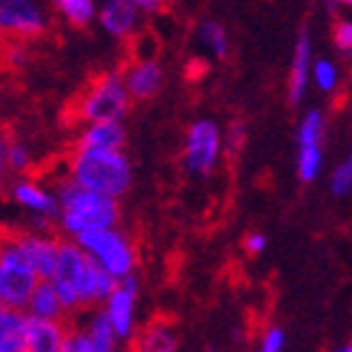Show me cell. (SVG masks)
<instances>
[{
    "label": "cell",
    "mask_w": 352,
    "mask_h": 352,
    "mask_svg": "<svg viewBox=\"0 0 352 352\" xmlns=\"http://www.w3.org/2000/svg\"><path fill=\"white\" fill-rule=\"evenodd\" d=\"M53 191L58 197L60 214L58 227L68 239H78V236L96 232V229H111L118 227V201L111 197H103L98 191L83 189L81 184L74 179H58L53 184Z\"/></svg>",
    "instance_id": "1"
},
{
    "label": "cell",
    "mask_w": 352,
    "mask_h": 352,
    "mask_svg": "<svg viewBox=\"0 0 352 352\" xmlns=\"http://www.w3.org/2000/svg\"><path fill=\"white\" fill-rule=\"evenodd\" d=\"M68 179L81 184L83 189L98 191L103 197L121 199L133 184L131 159L124 151H78L68 156Z\"/></svg>",
    "instance_id": "2"
},
{
    "label": "cell",
    "mask_w": 352,
    "mask_h": 352,
    "mask_svg": "<svg viewBox=\"0 0 352 352\" xmlns=\"http://www.w3.org/2000/svg\"><path fill=\"white\" fill-rule=\"evenodd\" d=\"M131 94L126 88L124 74L111 71L98 76L91 86L83 91L81 101L76 106V113L83 124H111V121H124L131 106Z\"/></svg>",
    "instance_id": "3"
},
{
    "label": "cell",
    "mask_w": 352,
    "mask_h": 352,
    "mask_svg": "<svg viewBox=\"0 0 352 352\" xmlns=\"http://www.w3.org/2000/svg\"><path fill=\"white\" fill-rule=\"evenodd\" d=\"M76 244L86 252V257L91 262L109 272L113 279L121 282V279L133 277V270H136V250H133L131 239L118 227L88 232V234L78 236Z\"/></svg>",
    "instance_id": "4"
},
{
    "label": "cell",
    "mask_w": 352,
    "mask_h": 352,
    "mask_svg": "<svg viewBox=\"0 0 352 352\" xmlns=\"http://www.w3.org/2000/svg\"><path fill=\"white\" fill-rule=\"evenodd\" d=\"M43 279L38 277L36 267L25 259L18 244L6 234L3 250H0V307L23 309L28 307L30 297Z\"/></svg>",
    "instance_id": "5"
},
{
    "label": "cell",
    "mask_w": 352,
    "mask_h": 352,
    "mask_svg": "<svg viewBox=\"0 0 352 352\" xmlns=\"http://www.w3.org/2000/svg\"><path fill=\"white\" fill-rule=\"evenodd\" d=\"M224 151V136L217 121L197 118L184 133V169L191 176L206 179L217 171Z\"/></svg>",
    "instance_id": "6"
},
{
    "label": "cell",
    "mask_w": 352,
    "mask_h": 352,
    "mask_svg": "<svg viewBox=\"0 0 352 352\" xmlns=\"http://www.w3.org/2000/svg\"><path fill=\"white\" fill-rule=\"evenodd\" d=\"M86 267H88L86 252L74 239H60L58 262H56V272H53L51 285L56 287V292H58L66 312H78L81 309L78 287H81V279L86 274Z\"/></svg>",
    "instance_id": "7"
},
{
    "label": "cell",
    "mask_w": 352,
    "mask_h": 352,
    "mask_svg": "<svg viewBox=\"0 0 352 352\" xmlns=\"http://www.w3.org/2000/svg\"><path fill=\"white\" fill-rule=\"evenodd\" d=\"M0 30L18 41H30L48 30V13L43 6H38L33 0H3Z\"/></svg>",
    "instance_id": "8"
},
{
    "label": "cell",
    "mask_w": 352,
    "mask_h": 352,
    "mask_svg": "<svg viewBox=\"0 0 352 352\" xmlns=\"http://www.w3.org/2000/svg\"><path fill=\"white\" fill-rule=\"evenodd\" d=\"M8 197L18 209H23L25 214L36 217L38 224L48 219H58L60 204L53 186H45L43 182H36L30 176H23V179H13L10 186H8Z\"/></svg>",
    "instance_id": "9"
},
{
    "label": "cell",
    "mask_w": 352,
    "mask_h": 352,
    "mask_svg": "<svg viewBox=\"0 0 352 352\" xmlns=\"http://www.w3.org/2000/svg\"><path fill=\"white\" fill-rule=\"evenodd\" d=\"M103 315L109 317L111 327L116 330L121 342L136 335V315H139V279L136 274L118 282V287L103 307Z\"/></svg>",
    "instance_id": "10"
},
{
    "label": "cell",
    "mask_w": 352,
    "mask_h": 352,
    "mask_svg": "<svg viewBox=\"0 0 352 352\" xmlns=\"http://www.w3.org/2000/svg\"><path fill=\"white\" fill-rule=\"evenodd\" d=\"M8 236L18 244V250L25 254V259L36 267L38 277L43 282H51L53 272H56V262H58V236L48 234V232H33V229H18V232H10Z\"/></svg>",
    "instance_id": "11"
},
{
    "label": "cell",
    "mask_w": 352,
    "mask_h": 352,
    "mask_svg": "<svg viewBox=\"0 0 352 352\" xmlns=\"http://www.w3.org/2000/svg\"><path fill=\"white\" fill-rule=\"evenodd\" d=\"M315 56H312V38L307 30L297 33L294 41V51L289 58V76H287V101L289 106H300L307 86L312 81V66H315Z\"/></svg>",
    "instance_id": "12"
},
{
    "label": "cell",
    "mask_w": 352,
    "mask_h": 352,
    "mask_svg": "<svg viewBox=\"0 0 352 352\" xmlns=\"http://www.w3.org/2000/svg\"><path fill=\"white\" fill-rule=\"evenodd\" d=\"M141 10L136 0H106L98 8V25L109 38L124 41L139 30Z\"/></svg>",
    "instance_id": "13"
},
{
    "label": "cell",
    "mask_w": 352,
    "mask_h": 352,
    "mask_svg": "<svg viewBox=\"0 0 352 352\" xmlns=\"http://www.w3.org/2000/svg\"><path fill=\"white\" fill-rule=\"evenodd\" d=\"M124 81L133 101H148L162 91L164 68L156 58H136L126 66Z\"/></svg>",
    "instance_id": "14"
},
{
    "label": "cell",
    "mask_w": 352,
    "mask_h": 352,
    "mask_svg": "<svg viewBox=\"0 0 352 352\" xmlns=\"http://www.w3.org/2000/svg\"><path fill=\"white\" fill-rule=\"evenodd\" d=\"M126 139H129V133H126L124 121L88 124L78 131L74 148L78 151H124Z\"/></svg>",
    "instance_id": "15"
},
{
    "label": "cell",
    "mask_w": 352,
    "mask_h": 352,
    "mask_svg": "<svg viewBox=\"0 0 352 352\" xmlns=\"http://www.w3.org/2000/svg\"><path fill=\"white\" fill-rule=\"evenodd\" d=\"M116 287H118V279H113L109 272L101 270L98 264H94L88 259L86 274H83L81 287H78L81 309H91V312H94V309H103Z\"/></svg>",
    "instance_id": "16"
},
{
    "label": "cell",
    "mask_w": 352,
    "mask_h": 352,
    "mask_svg": "<svg viewBox=\"0 0 352 352\" xmlns=\"http://www.w3.org/2000/svg\"><path fill=\"white\" fill-rule=\"evenodd\" d=\"M71 330L63 320H33L28 322V352H60Z\"/></svg>",
    "instance_id": "17"
},
{
    "label": "cell",
    "mask_w": 352,
    "mask_h": 352,
    "mask_svg": "<svg viewBox=\"0 0 352 352\" xmlns=\"http://www.w3.org/2000/svg\"><path fill=\"white\" fill-rule=\"evenodd\" d=\"M28 322L23 309H0V352H28Z\"/></svg>",
    "instance_id": "18"
},
{
    "label": "cell",
    "mask_w": 352,
    "mask_h": 352,
    "mask_svg": "<svg viewBox=\"0 0 352 352\" xmlns=\"http://www.w3.org/2000/svg\"><path fill=\"white\" fill-rule=\"evenodd\" d=\"M133 352H179V338L169 322H151L136 335Z\"/></svg>",
    "instance_id": "19"
},
{
    "label": "cell",
    "mask_w": 352,
    "mask_h": 352,
    "mask_svg": "<svg viewBox=\"0 0 352 352\" xmlns=\"http://www.w3.org/2000/svg\"><path fill=\"white\" fill-rule=\"evenodd\" d=\"M194 38H197V45L209 56V58H227L229 56V36L227 28L221 25L219 21L214 18H204V21L197 23V30H194Z\"/></svg>",
    "instance_id": "20"
},
{
    "label": "cell",
    "mask_w": 352,
    "mask_h": 352,
    "mask_svg": "<svg viewBox=\"0 0 352 352\" xmlns=\"http://www.w3.org/2000/svg\"><path fill=\"white\" fill-rule=\"evenodd\" d=\"M25 315L33 317V320H63L66 309H63V302H60L58 292H56V287L51 282L38 285L28 307H25Z\"/></svg>",
    "instance_id": "21"
},
{
    "label": "cell",
    "mask_w": 352,
    "mask_h": 352,
    "mask_svg": "<svg viewBox=\"0 0 352 352\" xmlns=\"http://www.w3.org/2000/svg\"><path fill=\"white\" fill-rule=\"evenodd\" d=\"M83 332L88 335L94 352H118V335L111 327L109 317L103 315V309H94L83 322Z\"/></svg>",
    "instance_id": "22"
},
{
    "label": "cell",
    "mask_w": 352,
    "mask_h": 352,
    "mask_svg": "<svg viewBox=\"0 0 352 352\" xmlns=\"http://www.w3.org/2000/svg\"><path fill=\"white\" fill-rule=\"evenodd\" d=\"M58 18L68 23V25H76V28H86L94 21H98V8L94 0H56L53 3Z\"/></svg>",
    "instance_id": "23"
},
{
    "label": "cell",
    "mask_w": 352,
    "mask_h": 352,
    "mask_svg": "<svg viewBox=\"0 0 352 352\" xmlns=\"http://www.w3.org/2000/svg\"><path fill=\"white\" fill-rule=\"evenodd\" d=\"M0 159H3V169L8 174H13L15 179H23L28 176L30 166H33V156H30V148L18 139H6L3 141V148H0Z\"/></svg>",
    "instance_id": "24"
},
{
    "label": "cell",
    "mask_w": 352,
    "mask_h": 352,
    "mask_svg": "<svg viewBox=\"0 0 352 352\" xmlns=\"http://www.w3.org/2000/svg\"><path fill=\"white\" fill-rule=\"evenodd\" d=\"M322 164H324V154H322V144H315V146H297V179L305 184H312L320 179L322 174Z\"/></svg>",
    "instance_id": "25"
},
{
    "label": "cell",
    "mask_w": 352,
    "mask_h": 352,
    "mask_svg": "<svg viewBox=\"0 0 352 352\" xmlns=\"http://www.w3.org/2000/svg\"><path fill=\"white\" fill-rule=\"evenodd\" d=\"M312 83L320 94H335L340 86V68L332 58H317L312 66Z\"/></svg>",
    "instance_id": "26"
},
{
    "label": "cell",
    "mask_w": 352,
    "mask_h": 352,
    "mask_svg": "<svg viewBox=\"0 0 352 352\" xmlns=\"http://www.w3.org/2000/svg\"><path fill=\"white\" fill-rule=\"evenodd\" d=\"M330 191L335 197H350L352 194V154L340 159L330 174Z\"/></svg>",
    "instance_id": "27"
},
{
    "label": "cell",
    "mask_w": 352,
    "mask_h": 352,
    "mask_svg": "<svg viewBox=\"0 0 352 352\" xmlns=\"http://www.w3.org/2000/svg\"><path fill=\"white\" fill-rule=\"evenodd\" d=\"M332 41L338 53H342L345 58H352V18H338L332 25Z\"/></svg>",
    "instance_id": "28"
},
{
    "label": "cell",
    "mask_w": 352,
    "mask_h": 352,
    "mask_svg": "<svg viewBox=\"0 0 352 352\" xmlns=\"http://www.w3.org/2000/svg\"><path fill=\"white\" fill-rule=\"evenodd\" d=\"M285 330L282 327H277V324H272V327H267L262 335V340H259V347L257 352H282L285 350Z\"/></svg>",
    "instance_id": "29"
},
{
    "label": "cell",
    "mask_w": 352,
    "mask_h": 352,
    "mask_svg": "<svg viewBox=\"0 0 352 352\" xmlns=\"http://www.w3.org/2000/svg\"><path fill=\"white\" fill-rule=\"evenodd\" d=\"M60 352H94V345H91L88 335L83 332V327H76V330H71L66 347Z\"/></svg>",
    "instance_id": "30"
},
{
    "label": "cell",
    "mask_w": 352,
    "mask_h": 352,
    "mask_svg": "<svg viewBox=\"0 0 352 352\" xmlns=\"http://www.w3.org/2000/svg\"><path fill=\"white\" fill-rule=\"evenodd\" d=\"M264 250H267V234H262V232H250V234L244 236V252H247V254L257 257Z\"/></svg>",
    "instance_id": "31"
},
{
    "label": "cell",
    "mask_w": 352,
    "mask_h": 352,
    "mask_svg": "<svg viewBox=\"0 0 352 352\" xmlns=\"http://www.w3.org/2000/svg\"><path fill=\"white\" fill-rule=\"evenodd\" d=\"M136 6H139L141 15H148V13H156L162 3H156V0H136Z\"/></svg>",
    "instance_id": "32"
},
{
    "label": "cell",
    "mask_w": 352,
    "mask_h": 352,
    "mask_svg": "<svg viewBox=\"0 0 352 352\" xmlns=\"http://www.w3.org/2000/svg\"><path fill=\"white\" fill-rule=\"evenodd\" d=\"M335 352H352V342H345V345H340Z\"/></svg>",
    "instance_id": "33"
},
{
    "label": "cell",
    "mask_w": 352,
    "mask_h": 352,
    "mask_svg": "<svg viewBox=\"0 0 352 352\" xmlns=\"http://www.w3.org/2000/svg\"><path fill=\"white\" fill-rule=\"evenodd\" d=\"M204 352H217V350H214V347H206V350Z\"/></svg>",
    "instance_id": "34"
}]
</instances>
